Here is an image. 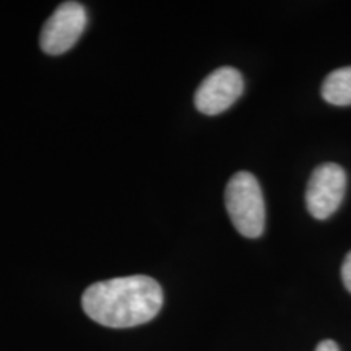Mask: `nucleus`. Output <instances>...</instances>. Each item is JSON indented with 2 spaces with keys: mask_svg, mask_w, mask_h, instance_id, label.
Instances as JSON below:
<instances>
[{
  "mask_svg": "<svg viewBox=\"0 0 351 351\" xmlns=\"http://www.w3.org/2000/svg\"><path fill=\"white\" fill-rule=\"evenodd\" d=\"M85 314L111 328H129L150 322L163 306V289L145 275L121 276L98 282L82 296Z\"/></svg>",
  "mask_w": 351,
  "mask_h": 351,
  "instance_id": "1",
  "label": "nucleus"
},
{
  "mask_svg": "<svg viewBox=\"0 0 351 351\" xmlns=\"http://www.w3.org/2000/svg\"><path fill=\"white\" fill-rule=\"evenodd\" d=\"M225 204L231 223L244 238H261L265 228V204L261 184L251 173H236L228 182Z\"/></svg>",
  "mask_w": 351,
  "mask_h": 351,
  "instance_id": "2",
  "label": "nucleus"
},
{
  "mask_svg": "<svg viewBox=\"0 0 351 351\" xmlns=\"http://www.w3.org/2000/svg\"><path fill=\"white\" fill-rule=\"evenodd\" d=\"M86 12L82 3L65 2L56 8L44 25L39 44L49 56H60L75 46L86 28Z\"/></svg>",
  "mask_w": 351,
  "mask_h": 351,
  "instance_id": "3",
  "label": "nucleus"
},
{
  "mask_svg": "<svg viewBox=\"0 0 351 351\" xmlns=\"http://www.w3.org/2000/svg\"><path fill=\"white\" fill-rule=\"evenodd\" d=\"M346 191V173L335 163H324L314 169L307 182L306 205L317 219L332 217L339 210Z\"/></svg>",
  "mask_w": 351,
  "mask_h": 351,
  "instance_id": "4",
  "label": "nucleus"
},
{
  "mask_svg": "<svg viewBox=\"0 0 351 351\" xmlns=\"http://www.w3.org/2000/svg\"><path fill=\"white\" fill-rule=\"evenodd\" d=\"M244 91V78L236 69L221 67L205 78L195 91V108L202 114L217 116L231 108Z\"/></svg>",
  "mask_w": 351,
  "mask_h": 351,
  "instance_id": "5",
  "label": "nucleus"
},
{
  "mask_svg": "<svg viewBox=\"0 0 351 351\" xmlns=\"http://www.w3.org/2000/svg\"><path fill=\"white\" fill-rule=\"evenodd\" d=\"M322 98L333 106L351 104V67L333 70L322 85Z\"/></svg>",
  "mask_w": 351,
  "mask_h": 351,
  "instance_id": "6",
  "label": "nucleus"
},
{
  "mask_svg": "<svg viewBox=\"0 0 351 351\" xmlns=\"http://www.w3.org/2000/svg\"><path fill=\"white\" fill-rule=\"evenodd\" d=\"M341 280H343L345 288L351 293V251L346 254L343 265H341Z\"/></svg>",
  "mask_w": 351,
  "mask_h": 351,
  "instance_id": "7",
  "label": "nucleus"
},
{
  "mask_svg": "<svg viewBox=\"0 0 351 351\" xmlns=\"http://www.w3.org/2000/svg\"><path fill=\"white\" fill-rule=\"evenodd\" d=\"M315 351H340V348H339V345H337V341H333V340H322L317 345V348H315Z\"/></svg>",
  "mask_w": 351,
  "mask_h": 351,
  "instance_id": "8",
  "label": "nucleus"
}]
</instances>
